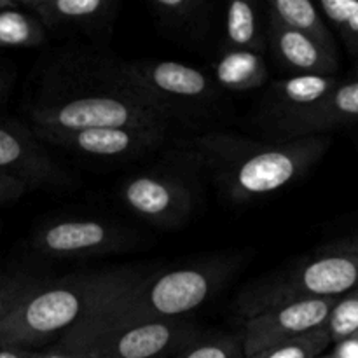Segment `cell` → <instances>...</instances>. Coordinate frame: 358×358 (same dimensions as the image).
Returning <instances> with one entry per match:
<instances>
[{
  "mask_svg": "<svg viewBox=\"0 0 358 358\" xmlns=\"http://www.w3.org/2000/svg\"><path fill=\"white\" fill-rule=\"evenodd\" d=\"M331 143V135L255 142L231 133H208L191 145L219 191L231 201L248 203L299 180L325 156Z\"/></svg>",
  "mask_w": 358,
  "mask_h": 358,
  "instance_id": "obj_1",
  "label": "cell"
},
{
  "mask_svg": "<svg viewBox=\"0 0 358 358\" xmlns=\"http://www.w3.org/2000/svg\"><path fill=\"white\" fill-rule=\"evenodd\" d=\"M142 276L133 269L83 273L41 282L0 322V345L37 350L90 324L115 296Z\"/></svg>",
  "mask_w": 358,
  "mask_h": 358,
  "instance_id": "obj_2",
  "label": "cell"
},
{
  "mask_svg": "<svg viewBox=\"0 0 358 358\" xmlns=\"http://www.w3.org/2000/svg\"><path fill=\"white\" fill-rule=\"evenodd\" d=\"M233 261L215 259L140 278L115 296L84 327L63 336L55 345L79 346L98 332L150 320H178L208 303L234 273Z\"/></svg>",
  "mask_w": 358,
  "mask_h": 358,
  "instance_id": "obj_3",
  "label": "cell"
},
{
  "mask_svg": "<svg viewBox=\"0 0 358 358\" xmlns=\"http://www.w3.org/2000/svg\"><path fill=\"white\" fill-rule=\"evenodd\" d=\"M105 84L107 87L52 96L37 103L30 112L34 124L31 131L35 136L96 128H143L166 131L170 121L156 108L122 87L110 83Z\"/></svg>",
  "mask_w": 358,
  "mask_h": 358,
  "instance_id": "obj_4",
  "label": "cell"
},
{
  "mask_svg": "<svg viewBox=\"0 0 358 358\" xmlns=\"http://www.w3.org/2000/svg\"><path fill=\"white\" fill-rule=\"evenodd\" d=\"M96 76L138 96L168 121L173 115L206 110L219 100L222 91L210 73L166 59L107 62L96 70Z\"/></svg>",
  "mask_w": 358,
  "mask_h": 358,
  "instance_id": "obj_5",
  "label": "cell"
},
{
  "mask_svg": "<svg viewBox=\"0 0 358 358\" xmlns=\"http://www.w3.org/2000/svg\"><path fill=\"white\" fill-rule=\"evenodd\" d=\"M358 287V255L320 254L254 283L240 297V311L254 317L297 301L341 299Z\"/></svg>",
  "mask_w": 358,
  "mask_h": 358,
  "instance_id": "obj_6",
  "label": "cell"
},
{
  "mask_svg": "<svg viewBox=\"0 0 358 358\" xmlns=\"http://www.w3.org/2000/svg\"><path fill=\"white\" fill-rule=\"evenodd\" d=\"M138 236L126 227L98 219H62L42 224L31 234L35 254L51 259H87L121 254Z\"/></svg>",
  "mask_w": 358,
  "mask_h": 358,
  "instance_id": "obj_7",
  "label": "cell"
},
{
  "mask_svg": "<svg viewBox=\"0 0 358 358\" xmlns=\"http://www.w3.org/2000/svg\"><path fill=\"white\" fill-rule=\"evenodd\" d=\"M199 332L185 318L150 320L98 332L79 346L98 358H173Z\"/></svg>",
  "mask_w": 358,
  "mask_h": 358,
  "instance_id": "obj_8",
  "label": "cell"
},
{
  "mask_svg": "<svg viewBox=\"0 0 358 358\" xmlns=\"http://www.w3.org/2000/svg\"><path fill=\"white\" fill-rule=\"evenodd\" d=\"M122 203L145 222L157 227H178L187 222L194 196L182 178L166 173H138L124 180L119 191Z\"/></svg>",
  "mask_w": 358,
  "mask_h": 358,
  "instance_id": "obj_9",
  "label": "cell"
},
{
  "mask_svg": "<svg viewBox=\"0 0 358 358\" xmlns=\"http://www.w3.org/2000/svg\"><path fill=\"white\" fill-rule=\"evenodd\" d=\"M336 303L338 299L297 301L245 318L240 334L245 358L325 327Z\"/></svg>",
  "mask_w": 358,
  "mask_h": 358,
  "instance_id": "obj_10",
  "label": "cell"
},
{
  "mask_svg": "<svg viewBox=\"0 0 358 358\" xmlns=\"http://www.w3.org/2000/svg\"><path fill=\"white\" fill-rule=\"evenodd\" d=\"M0 173L30 187L66 184V177L30 128L0 124Z\"/></svg>",
  "mask_w": 358,
  "mask_h": 358,
  "instance_id": "obj_11",
  "label": "cell"
},
{
  "mask_svg": "<svg viewBox=\"0 0 358 358\" xmlns=\"http://www.w3.org/2000/svg\"><path fill=\"white\" fill-rule=\"evenodd\" d=\"M20 7L45 31L94 37L112 27L119 3L114 0H23Z\"/></svg>",
  "mask_w": 358,
  "mask_h": 358,
  "instance_id": "obj_12",
  "label": "cell"
},
{
  "mask_svg": "<svg viewBox=\"0 0 358 358\" xmlns=\"http://www.w3.org/2000/svg\"><path fill=\"white\" fill-rule=\"evenodd\" d=\"M338 83L336 76H294L275 80L266 94L262 112L278 133L276 140H285L289 129L311 107L324 100Z\"/></svg>",
  "mask_w": 358,
  "mask_h": 358,
  "instance_id": "obj_13",
  "label": "cell"
},
{
  "mask_svg": "<svg viewBox=\"0 0 358 358\" xmlns=\"http://www.w3.org/2000/svg\"><path fill=\"white\" fill-rule=\"evenodd\" d=\"M164 133L143 128H96L59 135H38L41 142L94 157H131L149 152L164 140Z\"/></svg>",
  "mask_w": 358,
  "mask_h": 358,
  "instance_id": "obj_14",
  "label": "cell"
},
{
  "mask_svg": "<svg viewBox=\"0 0 358 358\" xmlns=\"http://www.w3.org/2000/svg\"><path fill=\"white\" fill-rule=\"evenodd\" d=\"M266 44L273 59L289 76H336L338 55L292 28L283 27L273 17L266 23Z\"/></svg>",
  "mask_w": 358,
  "mask_h": 358,
  "instance_id": "obj_15",
  "label": "cell"
},
{
  "mask_svg": "<svg viewBox=\"0 0 358 358\" xmlns=\"http://www.w3.org/2000/svg\"><path fill=\"white\" fill-rule=\"evenodd\" d=\"M358 122V79L339 80L338 86L315 107H311L292 128L285 138L329 135L331 129L345 128Z\"/></svg>",
  "mask_w": 358,
  "mask_h": 358,
  "instance_id": "obj_16",
  "label": "cell"
},
{
  "mask_svg": "<svg viewBox=\"0 0 358 358\" xmlns=\"http://www.w3.org/2000/svg\"><path fill=\"white\" fill-rule=\"evenodd\" d=\"M147 7L163 34L180 41H198L208 31L215 6L205 0H150Z\"/></svg>",
  "mask_w": 358,
  "mask_h": 358,
  "instance_id": "obj_17",
  "label": "cell"
},
{
  "mask_svg": "<svg viewBox=\"0 0 358 358\" xmlns=\"http://www.w3.org/2000/svg\"><path fill=\"white\" fill-rule=\"evenodd\" d=\"M220 49L264 55L268 49L266 27L255 3L248 0H233L224 7Z\"/></svg>",
  "mask_w": 358,
  "mask_h": 358,
  "instance_id": "obj_18",
  "label": "cell"
},
{
  "mask_svg": "<svg viewBox=\"0 0 358 358\" xmlns=\"http://www.w3.org/2000/svg\"><path fill=\"white\" fill-rule=\"evenodd\" d=\"M210 77L220 90L245 93L262 87L268 83V66L264 55L250 51H226L220 49L212 63Z\"/></svg>",
  "mask_w": 358,
  "mask_h": 358,
  "instance_id": "obj_19",
  "label": "cell"
},
{
  "mask_svg": "<svg viewBox=\"0 0 358 358\" xmlns=\"http://www.w3.org/2000/svg\"><path fill=\"white\" fill-rule=\"evenodd\" d=\"M266 16L313 38L322 48L338 55L334 34L318 10L317 3L310 0H269Z\"/></svg>",
  "mask_w": 358,
  "mask_h": 358,
  "instance_id": "obj_20",
  "label": "cell"
},
{
  "mask_svg": "<svg viewBox=\"0 0 358 358\" xmlns=\"http://www.w3.org/2000/svg\"><path fill=\"white\" fill-rule=\"evenodd\" d=\"M45 41V28L20 3L0 9V48H38Z\"/></svg>",
  "mask_w": 358,
  "mask_h": 358,
  "instance_id": "obj_21",
  "label": "cell"
},
{
  "mask_svg": "<svg viewBox=\"0 0 358 358\" xmlns=\"http://www.w3.org/2000/svg\"><path fill=\"white\" fill-rule=\"evenodd\" d=\"M318 10L341 37L353 58L358 59V0H322Z\"/></svg>",
  "mask_w": 358,
  "mask_h": 358,
  "instance_id": "obj_22",
  "label": "cell"
},
{
  "mask_svg": "<svg viewBox=\"0 0 358 358\" xmlns=\"http://www.w3.org/2000/svg\"><path fill=\"white\" fill-rule=\"evenodd\" d=\"M332 341L327 329L322 327L308 334L283 341L247 358H318L331 348Z\"/></svg>",
  "mask_w": 358,
  "mask_h": 358,
  "instance_id": "obj_23",
  "label": "cell"
},
{
  "mask_svg": "<svg viewBox=\"0 0 358 358\" xmlns=\"http://www.w3.org/2000/svg\"><path fill=\"white\" fill-rule=\"evenodd\" d=\"M173 358H245L240 336L217 332L201 336L185 345Z\"/></svg>",
  "mask_w": 358,
  "mask_h": 358,
  "instance_id": "obj_24",
  "label": "cell"
},
{
  "mask_svg": "<svg viewBox=\"0 0 358 358\" xmlns=\"http://www.w3.org/2000/svg\"><path fill=\"white\" fill-rule=\"evenodd\" d=\"M329 336H331L332 345L341 343L345 339L352 338L358 332V287L352 292L338 299L336 306L332 308L331 317L327 325Z\"/></svg>",
  "mask_w": 358,
  "mask_h": 358,
  "instance_id": "obj_25",
  "label": "cell"
},
{
  "mask_svg": "<svg viewBox=\"0 0 358 358\" xmlns=\"http://www.w3.org/2000/svg\"><path fill=\"white\" fill-rule=\"evenodd\" d=\"M41 280L28 278L23 275H6L0 273V322L21 303L24 296Z\"/></svg>",
  "mask_w": 358,
  "mask_h": 358,
  "instance_id": "obj_26",
  "label": "cell"
},
{
  "mask_svg": "<svg viewBox=\"0 0 358 358\" xmlns=\"http://www.w3.org/2000/svg\"><path fill=\"white\" fill-rule=\"evenodd\" d=\"M27 191L28 185L24 182L9 177V175L0 173V206L17 201L20 198H23Z\"/></svg>",
  "mask_w": 358,
  "mask_h": 358,
  "instance_id": "obj_27",
  "label": "cell"
},
{
  "mask_svg": "<svg viewBox=\"0 0 358 358\" xmlns=\"http://www.w3.org/2000/svg\"><path fill=\"white\" fill-rule=\"evenodd\" d=\"M31 358H98L93 353L83 348H70V346L51 345L48 348L37 350L31 353Z\"/></svg>",
  "mask_w": 358,
  "mask_h": 358,
  "instance_id": "obj_28",
  "label": "cell"
},
{
  "mask_svg": "<svg viewBox=\"0 0 358 358\" xmlns=\"http://www.w3.org/2000/svg\"><path fill=\"white\" fill-rule=\"evenodd\" d=\"M318 358H358V338H348L341 343H336L332 352L324 353Z\"/></svg>",
  "mask_w": 358,
  "mask_h": 358,
  "instance_id": "obj_29",
  "label": "cell"
},
{
  "mask_svg": "<svg viewBox=\"0 0 358 358\" xmlns=\"http://www.w3.org/2000/svg\"><path fill=\"white\" fill-rule=\"evenodd\" d=\"M322 254H350V255H358V234L353 236L343 238V240L334 241V243H329L324 248Z\"/></svg>",
  "mask_w": 358,
  "mask_h": 358,
  "instance_id": "obj_30",
  "label": "cell"
},
{
  "mask_svg": "<svg viewBox=\"0 0 358 358\" xmlns=\"http://www.w3.org/2000/svg\"><path fill=\"white\" fill-rule=\"evenodd\" d=\"M31 353H34L31 350L0 345V358H31Z\"/></svg>",
  "mask_w": 358,
  "mask_h": 358,
  "instance_id": "obj_31",
  "label": "cell"
},
{
  "mask_svg": "<svg viewBox=\"0 0 358 358\" xmlns=\"http://www.w3.org/2000/svg\"><path fill=\"white\" fill-rule=\"evenodd\" d=\"M17 2L14 0H0V9H9V7H16Z\"/></svg>",
  "mask_w": 358,
  "mask_h": 358,
  "instance_id": "obj_32",
  "label": "cell"
},
{
  "mask_svg": "<svg viewBox=\"0 0 358 358\" xmlns=\"http://www.w3.org/2000/svg\"><path fill=\"white\" fill-rule=\"evenodd\" d=\"M353 77H357V79H358V63H357L355 70H353Z\"/></svg>",
  "mask_w": 358,
  "mask_h": 358,
  "instance_id": "obj_33",
  "label": "cell"
},
{
  "mask_svg": "<svg viewBox=\"0 0 358 358\" xmlns=\"http://www.w3.org/2000/svg\"><path fill=\"white\" fill-rule=\"evenodd\" d=\"M3 90V80H2V77H0V91Z\"/></svg>",
  "mask_w": 358,
  "mask_h": 358,
  "instance_id": "obj_34",
  "label": "cell"
},
{
  "mask_svg": "<svg viewBox=\"0 0 358 358\" xmlns=\"http://www.w3.org/2000/svg\"><path fill=\"white\" fill-rule=\"evenodd\" d=\"M352 338H358V332H357V334H355V336H352Z\"/></svg>",
  "mask_w": 358,
  "mask_h": 358,
  "instance_id": "obj_35",
  "label": "cell"
}]
</instances>
